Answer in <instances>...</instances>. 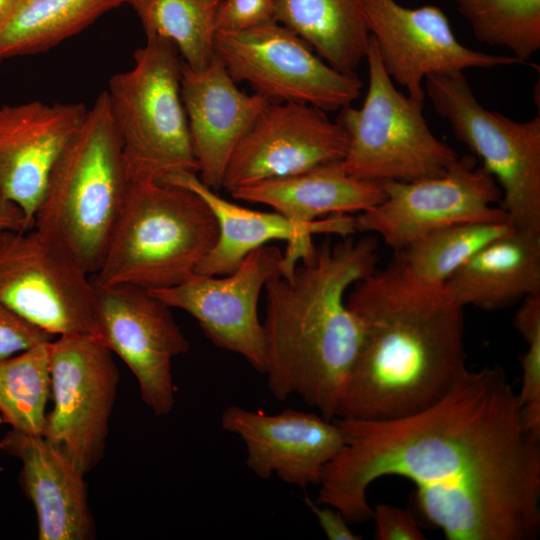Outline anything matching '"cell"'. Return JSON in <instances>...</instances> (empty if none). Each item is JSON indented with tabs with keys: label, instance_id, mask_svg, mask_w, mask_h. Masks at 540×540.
Returning <instances> with one entry per match:
<instances>
[{
	"label": "cell",
	"instance_id": "6da1fadb",
	"mask_svg": "<svg viewBox=\"0 0 540 540\" xmlns=\"http://www.w3.org/2000/svg\"><path fill=\"white\" fill-rule=\"evenodd\" d=\"M335 420L345 443L323 469L318 502L349 524L371 520L368 489L381 477L421 486L540 476V436L526 427L518 393L496 365L467 368L444 397L411 416Z\"/></svg>",
	"mask_w": 540,
	"mask_h": 540
},
{
	"label": "cell",
	"instance_id": "7a4b0ae2",
	"mask_svg": "<svg viewBox=\"0 0 540 540\" xmlns=\"http://www.w3.org/2000/svg\"><path fill=\"white\" fill-rule=\"evenodd\" d=\"M352 287L365 336L336 418L396 420L438 402L467 369L464 308L397 256Z\"/></svg>",
	"mask_w": 540,
	"mask_h": 540
},
{
	"label": "cell",
	"instance_id": "3957f363",
	"mask_svg": "<svg viewBox=\"0 0 540 540\" xmlns=\"http://www.w3.org/2000/svg\"><path fill=\"white\" fill-rule=\"evenodd\" d=\"M378 244L349 236L316 246L289 275L265 285L266 383L278 401L300 397L333 420L365 336L346 293L376 270Z\"/></svg>",
	"mask_w": 540,
	"mask_h": 540
},
{
	"label": "cell",
	"instance_id": "277c9868",
	"mask_svg": "<svg viewBox=\"0 0 540 540\" xmlns=\"http://www.w3.org/2000/svg\"><path fill=\"white\" fill-rule=\"evenodd\" d=\"M217 237L213 212L192 190L156 180L130 181L92 278L103 285L172 287L196 273Z\"/></svg>",
	"mask_w": 540,
	"mask_h": 540
},
{
	"label": "cell",
	"instance_id": "5b68a950",
	"mask_svg": "<svg viewBox=\"0 0 540 540\" xmlns=\"http://www.w3.org/2000/svg\"><path fill=\"white\" fill-rule=\"evenodd\" d=\"M128 186L122 143L104 90L55 162L34 226L66 245L94 275Z\"/></svg>",
	"mask_w": 540,
	"mask_h": 540
},
{
	"label": "cell",
	"instance_id": "8992f818",
	"mask_svg": "<svg viewBox=\"0 0 540 540\" xmlns=\"http://www.w3.org/2000/svg\"><path fill=\"white\" fill-rule=\"evenodd\" d=\"M133 58V67L114 74L105 90L129 182L197 174L176 47L167 39L146 37Z\"/></svg>",
	"mask_w": 540,
	"mask_h": 540
},
{
	"label": "cell",
	"instance_id": "52a82bcc",
	"mask_svg": "<svg viewBox=\"0 0 540 540\" xmlns=\"http://www.w3.org/2000/svg\"><path fill=\"white\" fill-rule=\"evenodd\" d=\"M365 59L369 80L364 102L360 108H342L337 119L348 136L341 160L345 172L378 183L443 174L458 155L430 130L424 103L396 88L371 36Z\"/></svg>",
	"mask_w": 540,
	"mask_h": 540
},
{
	"label": "cell",
	"instance_id": "ba28073f",
	"mask_svg": "<svg viewBox=\"0 0 540 540\" xmlns=\"http://www.w3.org/2000/svg\"><path fill=\"white\" fill-rule=\"evenodd\" d=\"M425 95L496 180L510 224L540 233V114L515 121L487 109L464 72L426 77Z\"/></svg>",
	"mask_w": 540,
	"mask_h": 540
},
{
	"label": "cell",
	"instance_id": "9c48e42d",
	"mask_svg": "<svg viewBox=\"0 0 540 540\" xmlns=\"http://www.w3.org/2000/svg\"><path fill=\"white\" fill-rule=\"evenodd\" d=\"M92 276L34 226L0 235V303L52 336L95 333Z\"/></svg>",
	"mask_w": 540,
	"mask_h": 540
},
{
	"label": "cell",
	"instance_id": "30bf717a",
	"mask_svg": "<svg viewBox=\"0 0 540 540\" xmlns=\"http://www.w3.org/2000/svg\"><path fill=\"white\" fill-rule=\"evenodd\" d=\"M214 53L235 82L248 83L269 102L336 111L351 105L363 87L356 73L333 68L277 22L239 32L216 31Z\"/></svg>",
	"mask_w": 540,
	"mask_h": 540
},
{
	"label": "cell",
	"instance_id": "8fae6325",
	"mask_svg": "<svg viewBox=\"0 0 540 540\" xmlns=\"http://www.w3.org/2000/svg\"><path fill=\"white\" fill-rule=\"evenodd\" d=\"M54 408L43 437L86 475L104 455L117 396L119 371L112 351L92 334L58 336L50 342Z\"/></svg>",
	"mask_w": 540,
	"mask_h": 540
},
{
	"label": "cell",
	"instance_id": "7c38bea8",
	"mask_svg": "<svg viewBox=\"0 0 540 540\" xmlns=\"http://www.w3.org/2000/svg\"><path fill=\"white\" fill-rule=\"evenodd\" d=\"M383 200L354 216L355 231L378 235L395 252L436 229L465 222L503 221L500 187L474 155L441 175L383 182Z\"/></svg>",
	"mask_w": 540,
	"mask_h": 540
},
{
	"label": "cell",
	"instance_id": "4fadbf2b",
	"mask_svg": "<svg viewBox=\"0 0 540 540\" xmlns=\"http://www.w3.org/2000/svg\"><path fill=\"white\" fill-rule=\"evenodd\" d=\"M92 280L94 336L128 366L142 401L156 416H166L175 402L172 360L190 348L172 308L143 287Z\"/></svg>",
	"mask_w": 540,
	"mask_h": 540
},
{
	"label": "cell",
	"instance_id": "5bb4252c",
	"mask_svg": "<svg viewBox=\"0 0 540 540\" xmlns=\"http://www.w3.org/2000/svg\"><path fill=\"white\" fill-rule=\"evenodd\" d=\"M283 274V253L269 244L251 251L228 275L195 273L172 287L149 290L170 308L189 313L211 343L242 356L264 373L265 349L258 301L271 279Z\"/></svg>",
	"mask_w": 540,
	"mask_h": 540
},
{
	"label": "cell",
	"instance_id": "9a60e30c",
	"mask_svg": "<svg viewBox=\"0 0 540 540\" xmlns=\"http://www.w3.org/2000/svg\"><path fill=\"white\" fill-rule=\"evenodd\" d=\"M362 7L385 72L418 102L425 101L423 83L428 76L521 63L511 55L490 54L463 45L439 7L412 9L395 0H362Z\"/></svg>",
	"mask_w": 540,
	"mask_h": 540
},
{
	"label": "cell",
	"instance_id": "2e32d148",
	"mask_svg": "<svg viewBox=\"0 0 540 540\" xmlns=\"http://www.w3.org/2000/svg\"><path fill=\"white\" fill-rule=\"evenodd\" d=\"M348 136L326 112L308 104L269 102L234 149L222 181L228 192L341 161Z\"/></svg>",
	"mask_w": 540,
	"mask_h": 540
},
{
	"label": "cell",
	"instance_id": "e0dca14e",
	"mask_svg": "<svg viewBox=\"0 0 540 540\" xmlns=\"http://www.w3.org/2000/svg\"><path fill=\"white\" fill-rule=\"evenodd\" d=\"M221 426L243 441L246 466L258 478L275 475L299 488L318 485L324 467L345 443L335 419L290 408L266 414L230 405L221 414Z\"/></svg>",
	"mask_w": 540,
	"mask_h": 540
},
{
	"label": "cell",
	"instance_id": "ac0fdd59",
	"mask_svg": "<svg viewBox=\"0 0 540 540\" xmlns=\"http://www.w3.org/2000/svg\"><path fill=\"white\" fill-rule=\"evenodd\" d=\"M87 111L80 102L0 106V194L20 207L30 228L52 168Z\"/></svg>",
	"mask_w": 540,
	"mask_h": 540
},
{
	"label": "cell",
	"instance_id": "d6986e66",
	"mask_svg": "<svg viewBox=\"0 0 540 540\" xmlns=\"http://www.w3.org/2000/svg\"><path fill=\"white\" fill-rule=\"evenodd\" d=\"M160 182L188 188L198 194L213 212L217 225V240L196 269L197 274L223 276L235 271L253 250L272 240L288 242L283 253V274L289 275L295 266L314 250L312 237L335 234L342 237L355 231L354 216L335 214L301 226L277 212H262L240 206L219 196L206 186L196 173L171 174Z\"/></svg>",
	"mask_w": 540,
	"mask_h": 540
},
{
	"label": "cell",
	"instance_id": "ffe728a7",
	"mask_svg": "<svg viewBox=\"0 0 540 540\" xmlns=\"http://www.w3.org/2000/svg\"><path fill=\"white\" fill-rule=\"evenodd\" d=\"M181 96L199 179L217 191L234 149L269 101L240 90L216 55L200 70L182 61Z\"/></svg>",
	"mask_w": 540,
	"mask_h": 540
},
{
	"label": "cell",
	"instance_id": "44dd1931",
	"mask_svg": "<svg viewBox=\"0 0 540 540\" xmlns=\"http://www.w3.org/2000/svg\"><path fill=\"white\" fill-rule=\"evenodd\" d=\"M0 449L22 463L20 480L38 518L39 540H91L96 525L85 475L43 436L9 430Z\"/></svg>",
	"mask_w": 540,
	"mask_h": 540
},
{
	"label": "cell",
	"instance_id": "7402d4cb",
	"mask_svg": "<svg viewBox=\"0 0 540 540\" xmlns=\"http://www.w3.org/2000/svg\"><path fill=\"white\" fill-rule=\"evenodd\" d=\"M229 193L237 200L268 205L301 226L330 215L359 214L379 204L385 196L382 183L348 174L341 161L263 180Z\"/></svg>",
	"mask_w": 540,
	"mask_h": 540
},
{
	"label": "cell",
	"instance_id": "603a6c76",
	"mask_svg": "<svg viewBox=\"0 0 540 540\" xmlns=\"http://www.w3.org/2000/svg\"><path fill=\"white\" fill-rule=\"evenodd\" d=\"M461 307H511L540 294V233L519 229L486 244L444 283Z\"/></svg>",
	"mask_w": 540,
	"mask_h": 540
},
{
	"label": "cell",
	"instance_id": "cb8c5ba5",
	"mask_svg": "<svg viewBox=\"0 0 540 540\" xmlns=\"http://www.w3.org/2000/svg\"><path fill=\"white\" fill-rule=\"evenodd\" d=\"M275 20L339 71L355 73L366 58L370 34L362 0H275Z\"/></svg>",
	"mask_w": 540,
	"mask_h": 540
},
{
	"label": "cell",
	"instance_id": "d4e9b609",
	"mask_svg": "<svg viewBox=\"0 0 540 540\" xmlns=\"http://www.w3.org/2000/svg\"><path fill=\"white\" fill-rule=\"evenodd\" d=\"M128 0H15L0 23V62L46 52Z\"/></svg>",
	"mask_w": 540,
	"mask_h": 540
},
{
	"label": "cell",
	"instance_id": "484cf974",
	"mask_svg": "<svg viewBox=\"0 0 540 540\" xmlns=\"http://www.w3.org/2000/svg\"><path fill=\"white\" fill-rule=\"evenodd\" d=\"M221 0H128L146 37H161L176 47L193 70L214 58L215 17Z\"/></svg>",
	"mask_w": 540,
	"mask_h": 540
},
{
	"label": "cell",
	"instance_id": "4316f807",
	"mask_svg": "<svg viewBox=\"0 0 540 540\" xmlns=\"http://www.w3.org/2000/svg\"><path fill=\"white\" fill-rule=\"evenodd\" d=\"M513 229L507 220L453 224L427 233L396 256L415 277L444 284L486 244Z\"/></svg>",
	"mask_w": 540,
	"mask_h": 540
},
{
	"label": "cell",
	"instance_id": "83f0119b",
	"mask_svg": "<svg viewBox=\"0 0 540 540\" xmlns=\"http://www.w3.org/2000/svg\"><path fill=\"white\" fill-rule=\"evenodd\" d=\"M50 342L0 360L2 421L30 435L43 436L45 427L51 392Z\"/></svg>",
	"mask_w": 540,
	"mask_h": 540
},
{
	"label": "cell",
	"instance_id": "f1b7e54d",
	"mask_svg": "<svg viewBox=\"0 0 540 540\" xmlns=\"http://www.w3.org/2000/svg\"><path fill=\"white\" fill-rule=\"evenodd\" d=\"M474 36L521 63L540 49V0H454Z\"/></svg>",
	"mask_w": 540,
	"mask_h": 540
},
{
	"label": "cell",
	"instance_id": "f546056e",
	"mask_svg": "<svg viewBox=\"0 0 540 540\" xmlns=\"http://www.w3.org/2000/svg\"><path fill=\"white\" fill-rule=\"evenodd\" d=\"M523 339L527 349L520 356L522 386L518 399L526 427L540 436V331Z\"/></svg>",
	"mask_w": 540,
	"mask_h": 540
},
{
	"label": "cell",
	"instance_id": "4dcf8cb0",
	"mask_svg": "<svg viewBox=\"0 0 540 540\" xmlns=\"http://www.w3.org/2000/svg\"><path fill=\"white\" fill-rule=\"evenodd\" d=\"M275 20V0H221L216 12V31L239 32Z\"/></svg>",
	"mask_w": 540,
	"mask_h": 540
},
{
	"label": "cell",
	"instance_id": "1f68e13d",
	"mask_svg": "<svg viewBox=\"0 0 540 540\" xmlns=\"http://www.w3.org/2000/svg\"><path fill=\"white\" fill-rule=\"evenodd\" d=\"M52 338V335L0 303V360L50 342Z\"/></svg>",
	"mask_w": 540,
	"mask_h": 540
},
{
	"label": "cell",
	"instance_id": "d6a6232c",
	"mask_svg": "<svg viewBox=\"0 0 540 540\" xmlns=\"http://www.w3.org/2000/svg\"><path fill=\"white\" fill-rule=\"evenodd\" d=\"M376 540H424L426 539L417 519L408 509L389 504L372 507Z\"/></svg>",
	"mask_w": 540,
	"mask_h": 540
},
{
	"label": "cell",
	"instance_id": "836d02e7",
	"mask_svg": "<svg viewBox=\"0 0 540 540\" xmlns=\"http://www.w3.org/2000/svg\"><path fill=\"white\" fill-rule=\"evenodd\" d=\"M304 502L316 517L321 529L329 540H361L362 536L349 528V523L342 513L329 506H319L309 497Z\"/></svg>",
	"mask_w": 540,
	"mask_h": 540
},
{
	"label": "cell",
	"instance_id": "e575fe53",
	"mask_svg": "<svg viewBox=\"0 0 540 540\" xmlns=\"http://www.w3.org/2000/svg\"><path fill=\"white\" fill-rule=\"evenodd\" d=\"M28 229L30 227L20 207L0 194V235L6 231Z\"/></svg>",
	"mask_w": 540,
	"mask_h": 540
},
{
	"label": "cell",
	"instance_id": "d590c367",
	"mask_svg": "<svg viewBox=\"0 0 540 540\" xmlns=\"http://www.w3.org/2000/svg\"><path fill=\"white\" fill-rule=\"evenodd\" d=\"M15 0H0V23Z\"/></svg>",
	"mask_w": 540,
	"mask_h": 540
},
{
	"label": "cell",
	"instance_id": "8d00e7d4",
	"mask_svg": "<svg viewBox=\"0 0 540 540\" xmlns=\"http://www.w3.org/2000/svg\"><path fill=\"white\" fill-rule=\"evenodd\" d=\"M2 423H3V421H2V418H1V415H0V424H2Z\"/></svg>",
	"mask_w": 540,
	"mask_h": 540
}]
</instances>
